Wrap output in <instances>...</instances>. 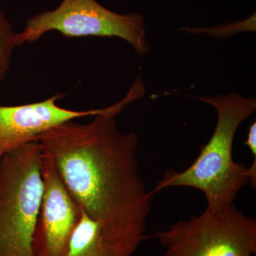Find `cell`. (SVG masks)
<instances>
[{"label":"cell","mask_w":256,"mask_h":256,"mask_svg":"<svg viewBox=\"0 0 256 256\" xmlns=\"http://www.w3.org/2000/svg\"><path fill=\"white\" fill-rule=\"evenodd\" d=\"M52 30L68 37H118L139 56L150 50L142 15L117 14L96 0H64L56 9L28 18L24 32L18 34V46L36 42Z\"/></svg>","instance_id":"cell-5"},{"label":"cell","mask_w":256,"mask_h":256,"mask_svg":"<svg viewBox=\"0 0 256 256\" xmlns=\"http://www.w3.org/2000/svg\"><path fill=\"white\" fill-rule=\"evenodd\" d=\"M41 173L43 190L34 234V254L65 256L82 210L66 186L53 160L43 152Z\"/></svg>","instance_id":"cell-6"},{"label":"cell","mask_w":256,"mask_h":256,"mask_svg":"<svg viewBox=\"0 0 256 256\" xmlns=\"http://www.w3.org/2000/svg\"><path fill=\"white\" fill-rule=\"evenodd\" d=\"M65 256H118L102 238L98 224L82 210Z\"/></svg>","instance_id":"cell-8"},{"label":"cell","mask_w":256,"mask_h":256,"mask_svg":"<svg viewBox=\"0 0 256 256\" xmlns=\"http://www.w3.org/2000/svg\"><path fill=\"white\" fill-rule=\"evenodd\" d=\"M56 94L42 102L16 106H0V160L8 153L28 143L50 128L77 118L95 116L102 109L77 111L60 108Z\"/></svg>","instance_id":"cell-7"},{"label":"cell","mask_w":256,"mask_h":256,"mask_svg":"<svg viewBox=\"0 0 256 256\" xmlns=\"http://www.w3.org/2000/svg\"><path fill=\"white\" fill-rule=\"evenodd\" d=\"M134 82L124 99L86 124L68 121L38 136L66 186L86 214L98 224L102 238L118 256H132L146 238L154 194L139 174L138 138L122 133L116 116L142 97Z\"/></svg>","instance_id":"cell-1"},{"label":"cell","mask_w":256,"mask_h":256,"mask_svg":"<svg viewBox=\"0 0 256 256\" xmlns=\"http://www.w3.org/2000/svg\"><path fill=\"white\" fill-rule=\"evenodd\" d=\"M16 46L18 33H15L4 13L0 12V82L6 77L13 50Z\"/></svg>","instance_id":"cell-9"},{"label":"cell","mask_w":256,"mask_h":256,"mask_svg":"<svg viewBox=\"0 0 256 256\" xmlns=\"http://www.w3.org/2000/svg\"><path fill=\"white\" fill-rule=\"evenodd\" d=\"M42 156L36 140L0 160V256H35L32 245L43 190Z\"/></svg>","instance_id":"cell-3"},{"label":"cell","mask_w":256,"mask_h":256,"mask_svg":"<svg viewBox=\"0 0 256 256\" xmlns=\"http://www.w3.org/2000/svg\"><path fill=\"white\" fill-rule=\"evenodd\" d=\"M245 144L248 146L250 150L252 151V156L256 158V122L254 124L249 128L248 138Z\"/></svg>","instance_id":"cell-10"},{"label":"cell","mask_w":256,"mask_h":256,"mask_svg":"<svg viewBox=\"0 0 256 256\" xmlns=\"http://www.w3.org/2000/svg\"><path fill=\"white\" fill-rule=\"evenodd\" d=\"M194 98L216 110L213 134L193 164L180 172L168 170L152 192L172 186L196 188L204 194L206 210L218 212L234 204L237 194L249 182L248 168L234 160L233 144L239 126L256 110V98L237 92Z\"/></svg>","instance_id":"cell-2"},{"label":"cell","mask_w":256,"mask_h":256,"mask_svg":"<svg viewBox=\"0 0 256 256\" xmlns=\"http://www.w3.org/2000/svg\"><path fill=\"white\" fill-rule=\"evenodd\" d=\"M153 237L164 256H256V220L232 204L180 220Z\"/></svg>","instance_id":"cell-4"}]
</instances>
